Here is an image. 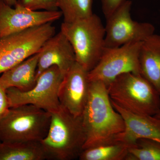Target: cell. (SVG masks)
<instances>
[{"instance_id": "obj_15", "label": "cell", "mask_w": 160, "mask_h": 160, "mask_svg": "<svg viewBox=\"0 0 160 160\" xmlns=\"http://www.w3.org/2000/svg\"><path fill=\"white\" fill-rule=\"evenodd\" d=\"M38 60L37 53L3 72L0 83L6 89L15 87L21 91L30 90L36 84Z\"/></svg>"}, {"instance_id": "obj_13", "label": "cell", "mask_w": 160, "mask_h": 160, "mask_svg": "<svg viewBox=\"0 0 160 160\" xmlns=\"http://www.w3.org/2000/svg\"><path fill=\"white\" fill-rule=\"evenodd\" d=\"M38 54L37 80L44 71L52 66H57L64 76L76 62L71 43L61 31L47 40Z\"/></svg>"}, {"instance_id": "obj_8", "label": "cell", "mask_w": 160, "mask_h": 160, "mask_svg": "<svg viewBox=\"0 0 160 160\" xmlns=\"http://www.w3.org/2000/svg\"><path fill=\"white\" fill-rule=\"evenodd\" d=\"M142 42H132L116 48H106L97 65L89 72L90 81H99L106 86L120 75L140 73L139 53Z\"/></svg>"}, {"instance_id": "obj_7", "label": "cell", "mask_w": 160, "mask_h": 160, "mask_svg": "<svg viewBox=\"0 0 160 160\" xmlns=\"http://www.w3.org/2000/svg\"><path fill=\"white\" fill-rule=\"evenodd\" d=\"M64 76L57 66L46 69L37 80L35 86L27 91L15 87L6 89L9 107L30 104L52 113L61 107L58 90Z\"/></svg>"}, {"instance_id": "obj_4", "label": "cell", "mask_w": 160, "mask_h": 160, "mask_svg": "<svg viewBox=\"0 0 160 160\" xmlns=\"http://www.w3.org/2000/svg\"><path fill=\"white\" fill-rule=\"evenodd\" d=\"M110 100L126 110L154 116L160 110V95L141 74L123 73L107 87Z\"/></svg>"}, {"instance_id": "obj_11", "label": "cell", "mask_w": 160, "mask_h": 160, "mask_svg": "<svg viewBox=\"0 0 160 160\" xmlns=\"http://www.w3.org/2000/svg\"><path fill=\"white\" fill-rule=\"evenodd\" d=\"M89 71L77 62L67 71L58 90L61 106L76 117H81L89 92Z\"/></svg>"}, {"instance_id": "obj_18", "label": "cell", "mask_w": 160, "mask_h": 160, "mask_svg": "<svg viewBox=\"0 0 160 160\" xmlns=\"http://www.w3.org/2000/svg\"><path fill=\"white\" fill-rule=\"evenodd\" d=\"M93 0H58L64 22H72L92 14Z\"/></svg>"}, {"instance_id": "obj_3", "label": "cell", "mask_w": 160, "mask_h": 160, "mask_svg": "<svg viewBox=\"0 0 160 160\" xmlns=\"http://www.w3.org/2000/svg\"><path fill=\"white\" fill-rule=\"evenodd\" d=\"M61 31L71 43L77 62L87 71H91L106 48L105 27L100 18L93 13L72 22H63Z\"/></svg>"}, {"instance_id": "obj_9", "label": "cell", "mask_w": 160, "mask_h": 160, "mask_svg": "<svg viewBox=\"0 0 160 160\" xmlns=\"http://www.w3.org/2000/svg\"><path fill=\"white\" fill-rule=\"evenodd\" d=\"M132 4L131 1L127 0L106 18V48H116L132 42H143L154 34L155 28L152 24L132 19L130 14Z\"/></svg>"}, {"instance_id": "obj_21", "label": "cell", "mask_w": 160, "mask_h": 160, "mask_svg": "<svg viewBox=\"0 0 160 160\" xmlns=\"http://www.w3.org/2000/svg\"><path fill=\"white\" fill-rule=\"evenodd\" d=\"M127 0H101L102 10L106 18L110 16Z\"/></svg>"}, {"instance_id": "obj_12", "label": "cell", "mask_w": 160, "mask_h": 160, "mask_svg": "<svg viewBox=\"0 0 160 160\" xmlns=\"http://www.w3.org/2000/svg\"><path fill=\"white\" fill-rule=\"evenodd\" d=\"M111 102L125 123V129L117 137V142L126 144L129 147L135 145L138 140L141 139L160 142V118L150 115L131 112Z\"/></svg>"}, {"instance_id": "obj_23", "label": "cell", "mask_w": 160, "mask_h": 160, "mask_svg": "<svg viewBox=\"0 0 160 160\" xmlns=\"http://www.w3.org/2000/svg\"><path fill=\"white\" fill-rule=\"evenodd\" d=\"M6 4L11 6H14L18 3V0H3Z\"/></svg>"}, {"instance_id": "obj_10", "label": "cell", "mask_w": 160, "mask_h": 160, "mask_svg": "<svg viewBox=\"0 0 160 160\" xmlns=\"http://www.w3.org/2000/svg\"><path fill=\"white\" fill-rule=\"evenodd\" d=\"M12 7L0 0V38L51 23L62 16L61 11H35L18 3Z\"/></svg>"}, {"instance_id": "obj_6", "label": "cell", "mask_w": 160, "mask_h": 160, "mask_svg": "<svg viewBox=\"0 0 160 160\" xmlns=\"http://www.w3.org/2000/svg\"><path fill=\"white\" fill-rule=\"evenodd\" d=\"M55 32L49 23L0 38V75L38 53Z\"/></svg>"}, {"instance_id": "obj_14", "label": "cell", "mask_w": 160, "mask_h": 160, "mask_svg": "<svg viewBox=\"0 0 160 160\" xmlns=\"http://www.w3.org/2000/svg\"><path fill=\"white\" fill-rule=\"evenodd\" d=\"M139 65L141 74L160 95V35L153 34L142 42Z\"/></svg>"}, {"instance_id": "obj_5", "label": "cell", "mask_w": 160, "mask_h": 160, "mask_svg": "<svg viewBox=\"0 0 160 160\" xmlns=\"http://www.w3.org/2000/svg\"><path fill=\"white\" fill-rule=\"evenodd\" d=\"M51 113L30 104L10 107L0 120V141L40 142L47 135Z\"/></svg>"}, {"instance_id": "obj_20", "label": "cell", "mask_w": 160, "mask_h": 160, "mask_svg": "<svg viewBox=\"0 0 160 160\" xmlns=\"http://www.w3.org/2000/svg\"><path fill=\"white\" fill-rule=\"evenodd\" d=\"M17 3L35 11H54L58 8V0H18Z\"/></svg>"}, {"instance_id": "obj_2", "label": "cell", "mask_w": 160, "mask_h": 160, "mask_svg": "<svg viewBox=\"0 0 160 160\" xmlns=\"http://www.w3.org/2000/svg\"><path fill=\"white\" fill-rule=\"evenodd\" d=\"M85 142L81 116L76 117L61 106L51 113L48 133L40 143L47 160H72L79 157Z\"/></svg>"}, {"instance_id": "obj_22", "label": "cell", "mask_w": 160, "mask_h": 160, "mask_svg": "<svg viewBox=\"0 0 160 160\" xmlns=\"http://www.w3.org/2000/svg\"><path fill=\"white\" fill-rule=\"evenodd\" d=\"M9 108L6 89L0 83V120L6 114Z\"/></svg>"}, {"instance_id": "obj_24", "label": "cell", "mask_w": 160, "mask_h": 160, "mask_svg": "<svg viewBox=\"0 0 160 160\" xmlns=\"http://www.w3.org/2000/svg\"><path fill=\"white\" fill-rule=\"evenodd\" d=\"M154 117H155L156 118H160V110L154 116Z\"/></svg>"}, {"instance_id": "obj_1", "label": "cell", "mask_w": 160, "mask_h": 160, "mask_svg": "<svg viewBox=\"0 0 160 160\" xmlns=\"http://www.w3.org/2000/svg\"><path fill=\"white\" fill-rule=\"evenodd\" d=\"M81 118L86 134L83 150L117 143V137L125 129L123 118L113 108L107 86L101 81H90L89 97Z\"/></svg>"}, {"instance_id": "obj_25", "label": "cell", "mask_w": 160, "mask_h": 160, "mask_svg": "<svg viewBox=\"0 0 160 160\" xmlns=\"http://www.w3.org/2000/svg\"><path fill=\"white\" fill-rule=\"evenodd\" d=\"M0 142H1V141H0Z\"/></svg>"}, {"instance_id": "obj_17", "label": "cell", "mask_w": 160, "mask_h": 160, "mask_svg": "<svg viewBox=\"0 0 160 160\" xmlns=\"http://www.w3.org/2000/svg\"><path fill=\"white\" fill-rule=\"evenodd\" d=\"M129 146L117 142L104 144L84 149L80 154V160H126Z\"/></svg>"}, {"instance_id": "obj_16", "label": "cell", "mask_w": 160, "mask_h": 160, "mask_svg": "<svg viewBox=\"0 0 160 160\" xmlns=\"http://www.w3.org/2000/svg\"><path fill=\"white\" fill-rule=\"evenodd\" d=\"M47 160L40 142H0V160Z\"/></svg>"}, {"instance_id": "obj_19", "label": "cell", "mask_w": 160, "mask_h": 160, "mask_svg": "<svg viewBox=\"0 0 160 160\" xmlns=\"http://www.w3.org/2000/svg\"><path fill=\"white\" fill-rule=\"evenodd\" d=\"M126 160H160V142L141 139L129 148Z\"/></svg>"}]
</instances>
